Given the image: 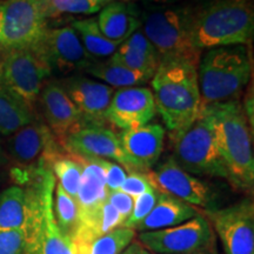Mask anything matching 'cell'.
Listing matches in <instances>:
<instances>
[{
  "mask_svg": "<svg viewBox=\"0 0 254 254\" xmlns=\"http://www.w3.org/2000/svg\"><path fill=\"white\" fill-rule=\"evenodd\" d=\"M213 123L219 152L227 172V180L238 190L252 192L254 154L252 129L239 100L204 105Z\"/></svg>",
  "mask_w": 254,
  "mask_h": 254,
  "instance_id": "cell-1",
  "label": "cell"
},
{
  "mask_svg": "<svg viewBox=\"0 0 254 254\" xmlns=\"http://www.w3.org/2000/svg\"><path fill=\"white\" fill-rule=\"evenodd\" d=\"M190 38L196 49L247 45L253 39L254 12L251 0H209L190 8Z\"/></svg>",
  "mask_w": 254,
  "mask_h": 254,
  "instance_id": "cell-2",
  "label": "cell"
},
{
  "mask_svg": "<svg viewBox=\"0 0 254 254\" xmlns=\"http://www.w3.org/2000/svg\"><path fill=\"white\" fill-rule=\"evenodd\" d=\"M150 81L155 110L171 133L180 131L201 112L202 101L194 66L161 62Z\"/></svg>",
  "mask_w": 254,
  "mask_h": 254,
  "instance_id": "cell-3",
  "label": "cell"
},
{
  "mask_svg": "<svg viewBox=\"0 0 254 254\" xmlns=\"http://www.w3.org/2000/svg\"><path fill=\"white\" fill-rule=\"evenodd\" d=\"M196 72L202 106L238 100L252 75L249 49L234 45L207 50Z\"/></svg>",
  "mask_w": 254,
  "mask_h": 254,
  "instance_id": "cell-4",
  "label": "cell"
},
{
  "mask_svg": "<svg viewBox=\"0 0 254 254\" xmlns=\"http://www.w3.org/2000/svg\"><path fill=\"white\" fill-rule=\"evenodd\" d=\"M190 8H152L142 12L141 30L157 50L161 62L184 63L198 68L201 51L190 38Z\"/></svg>",
  "mask_w": 254,
  "mask_h": 254,
  "instance_id": "cell-5",
  "label": "cell"
},
{
  "mask_svg": "<svg viewBox=\"0 0 254 254\" xmlns=\"http://www.w3.org/2000/svg\"><path fill=\"white\" fill-rule=\"evenodd\" d=\"M173 160L190 174H206L227 179V172L219 152L211 117L202 106L192 123L171 133Z\"/></svg>",
  "mask_w": 254,
  "mask_h": 254,
  "instance_id": "cell-6",
  "label": "cell"
},
{
  "mask_svg": "<svg viewBox=\"0 0 254 254\" xmlns=\"http://www.w3.org/2000/svg\"><path fill=\"white\" fill-rule=\"evenodd\" d=\"M56 177L51 167L41 173L36 200L27 222L23 254H75L71 240L60 231L53 209Z\"/></svg>",
  "mask_w": 254,
  "mask_h": 254,
  "instance_id": "cell-7",
  "label": "cell"
},
{
  "mask_svg": "<svg viewBox=\"0 0 254 254\" xmlns=\"http://www.w3.org/2000/svg\"><path fill=\"white\" fill-rule=\"evenodd\" d=\"M43 0L0 1V57L14 50H34L50 26Z\"/></svg>",
  "mask_w": 254,
  "mask_h": 254,
  "instance_id": "cell-8",
  "label": "cell"
},
{
  "mask_svg": "<svg viewBox=\"0 0 254 254\" xmlns=\"http://www.w3.org/2000/svg\"><path fill=\"white\" fill-rule=\"evenodd\" d=\"M52 74L36 50H14L0 60V85L33 111L46 79Z\"/></svg>",
  "mask_w": 254,
  "mask_h": 254,
  "instance_id": "cell-9",
  "label": "cell"
},
{
  "mask_svg": "<svg viewBox=\"0 0 254 254\" xmlns=\"http://www.w3.org/2000/svg\"><path fill=\"white\" fill-rule=\"evenodd\" d=\"M211 239V226L199 214L177 226L139 234V244L148 252L158 254H190L205 250Z\"/></svg>",
  "mask_w": 254,
  "mask_h": 254,
  "instance_id": "cell-10",
  "label": "cell"
},
{
  "mask_svg": "<svg viewBox=\"0 0 254 254\" xmlns=\"http://www.w3.org/2000/svg\"><path fill=\"white\" fill-rule=\"evenodd\" d=\"M34 50L45 60L51 72L64 75L84 72L95 60L82 46L80 38L71 25L47 28Z\"/></svg>",
  "mask_w": 254,
  "mask_h": 254,
  "instance_id": "cell-11",
  "label": "cell"
},
{
  "mask_svg": "<svg viewBox=\"0 0 254 254\" xmlns=\"http://www.w3.org/2000/svg\"><path fill=\"white\" fill-rule=\"evenodd\" d=\"M7 146L19 168H33L40 165L51 167L53 160L66 152L46 124L38 119L9 135Z\"/></svg>",
  "mask_w": 254,
  "mask_h": 254,
  "instance_id": "cell-12",
  "label": "cell"
},
{
  "mask_svg": "<svg viewBox=\"0 0 254 254\" xmlns=\"http://www.w3.org/2000/svg\"><path fill=\"white\" fill-rule=\"evenodd\" d=\"M206 215L220 238L225 254H254V206L250 199L207 211Z\"/></svg>",
  "mask_w": 254,
  "mask_h": 254,
  "instance_id": "cell-13",
  "label": "cell"
},
{
  "mask_svg": "<svg viewBox=\"0 0 254 254\" xmlns=\"http://www.w3.org/2000/svg\"><path fill=\"white\" fill-rule=\"evenodd\" d=\"M147 173L148 179L158 192L183 200L192 206L207 207L213 193L207 184L186 172L172 158Z\"/></svg>",
  "mask_w": 254,
  "mask_h": 254,
  "instance_id": "cell-14",
  "label": "cell"
},
{
  "mask_svg": "<svg viewBox=\"0 0 254 254\" xmlns=\"http://www.w3.org/2000/svg\"><path fill=\"white\" fill-rule=\"evenodd\" d=\"M59 84L77 107L85 126L104 127L107 124V109L116 91L113 87L84 75H71Z\"/></svg>",
  "mask_w": 254,
  "mask_h": 254,
  "instance_id": "cell-15",
  "label": "cell"
},
{
  "mask_svg": "<svg viewBox=\"0 0 254 254\" xmlns=\"http://www.w3.org/2000/svg\"><path fill=\"white\" fill-rule=\"evenodd\" d=\"M157 114L150 88L136 86L114 91L106 119L118 128L132 129L148 124Z\"/></svg>",
  "mask_w": 254,
  "mask_h": 254,
  "instance_id": "cell-16",
  "label": "cell"
},
{
  "mask_svg": "<svg viewBox=\"0 0 254 254\" xmlns=\"http://www.w3.org/2000/svg\"><path fill=\"white\" fill-rule=\"evenodd\" d=\"M63 147L66 152L78 157L113 160L128 172H133L131 165L123 153L118 134L112 129L101 126H84L68 135Z\"/></svg>",
  "mask_w": 254,
  "mask_h": 254,
  "instance_id": "cell-17",
  "label": "cell"
},
{
  "mask_svg": "<svg viewBox=\"0 0 254 254\" xmlns=\"http://www.w3.org/2000/svg\"><path fill=\"white\" fill-rule=\"evenodd\" d=\"M39 103L45 124L63 146L68 135L84 127L81 116L59 82H47L41 90Z\"/></svg>",
  "mask_w": 254,
  "mask_h": 254,
  "instance_id": "cell-18",
  "label": "cell"
},
{
  "mask_svg": "<svg viewBox=\"0 0 254 254\" xmlns=\"http://www.w3.org/2000/svg\"><path fill=\"white\" fill-rule=\"evenodd\" d=\"M118 139L132 170L146 172L163 153L165 128L159 124H146L136 128L124 129Z\"/></svg>",
  "mask_w": 254,
  "mask_h": 254,
  "instance_id": "cell-19",
  "label": "cell"
},
{
  "mask_svg": "<svg viewBox=\"0 0 254 254\" xmlns=\"http://www.w3.org/2000/svg\"><path fill=\"white\" fill-rule=\"evenodd\" d=\"M142 12L133 1L106 4L99 11L97 21L107 39L123 44L141 27Z\"/></svg>",
  "mask_w": 254,
  "mask_h": 254,
  "instance_id": "cell-20",
  "label": "cell"
},
{
  "mask_svg": "<svg viewBox=\"0 0 254 254\" xmlns=\"http://www.w3.org/2000/svg\"><path fill=\"white\" fill-rule=\"evenodd\" d=\"M198 215L194 206L174 196L159 192V196L150 214L140 222L136 230L141 232L158 231L183 224Z\"/></svg>",
  "mask_w": 254,
  "mask_h": 254,
  "instance_id": "cell-21",
  "label": "cell"
},
{
  "mask_svg": "<svg viewBox=\"0 0 254 254\" xmlns=\"http://www.w3.org/2000/svg\"><path fill=\"white\" fill-rule=\"evenodd\" d=\"M84 72L86 74L92 75V77L99 79L101 82L113 87L114 90L116 88L136 87L152 79L151 75L133 71V69L125 67V66L113 63L109 58L103 60V62L95 59Z\"/></svg>",
  "mask_w": 254,
  "mask_h": 254,
  "instance_id": "cell-22",
  "label": "cell"
},
{
  "mask_svg": "<svg viewBox=\"0 0 254 254\" xmlns=\"http://www.w3.org/2000/svg\"><path fill=\"white\" fill-rule=\"evenodd\" d=\"M34 119L33 111L0 85V134H13Z\"/></svg>",
  "mask_w": 254,
  "mask_h": 254,
  "instance_id": "cell-23",
  "label": "cell"
},
{
  "mask_svg": "<svg viewBox=\"0 0 254 254\" xmlns=\"http://www.w3.org/2000/svg\"><path fill=\"white\" fill-rule=\"evenodd\" d=\"M85 50L92 58H110L118 49L120 43L107 39L98 25L97 18L79 19L71 23Z\"/></svg>",
  "mask_w": 254,
  "mask_h": 254,
  "instance_id": "cell-24",
  "label": "cell"
},
{
  "mask_svg": "<svg viewBox=\"0 0 254 254\" xmlns=\"http://www.w3.org/2000/svg\"><path fill=\"white\" fill-rule=\"evenodd\" d=\"M51 170L55 174L56 179H58L57 184L62 186V189L72 199H77L82 174L81 164L72 154L65 152L53 160V163L51 164Z\"/></svg>",
  "mask_w": 254,
  "mask_h": 254,
  "instance_id": "cell-25",
  "label": "cell"
},
{
  "mask_svg": "<svg viewBox=\"0 0 254 254\" xmlns=\"http://www.w3.org/2000/svg\"><path fill=\"white\" fill-rule=\"evenodd\" d=\"M109 59L112 60L113 63L125 66L127 68L145 73L151 77H153L161 63L159 56L141 52V51L126 45L125 43L120 44L116 52L113 53V56H111Z\"/></svg>",
  "mask_w": 254,
  "mask_h": 254,
  "instance_id": "cell-26",
  "label": "cell"
},
{
  "mask_svg": "<svg viewBox=\"0 0 254 254\" xmlns=\"http://www.w3.org/2000/svg\"><path fill=\"white\" fill-rule=\"evenodd\" d=\"M53 209L60 231L69 239L77 222V202L57 183L53 194Z\"/></svg>",
  "mask_w": 254,
  "mask_h": 254,
  "instance_id": "cell-27",
  "label": "cell"
},
{
  "mask_svg": "<svg viewBox=\"0 0 254 254\" xmlns=\"http://www.w3.org/2000/svg\"><path fill=\"white\" fill-rule=\"evenodd\" d=\"M47 20L62 15L99 13L104 5L94 0H43Z\"/></svg>",
  "mask_w": 254,
  "mask_h": 254,
  "instance_id": "cell-28",
  "label": "cell"
},
{
  "mask_svg": "<svg viewBox=\"0 0 254 254\" xmlns=\"http://www.w3.org/2000/svg\"><path fill=\"white\" fill-rule=\"evenodd\" d=\"M135 231L119 227L95 240L88 254H120L134 240Z\"/></svg>",
  "mask_w": 254,
  "mask_h": 254,
  "instance_id": "cell-29",
  "label": "cell"
},
{
  "mask_svg": "<svg viewBox=\"0 0 254 254\" xmlns=\"http://www.w3.org/2000/svg\"><path fill=\"white\" fill-rule=\"evenodd\" d=\"M159 196V192L155 189L148 190L144 194L136 196L133 204L132 213L129 218L124 222L122 227L131 228V230H136V227L140 225V222L150 214V212L153 209L155 202H157Z\"/></svg>",
  "mask_w": 254,
  "mask_h": 254,
  "instance_id": "cell-30",
  "label": "cell"
},
{
  "mask_svg": "<svg viewBox=\"0 0 254 254\" xmlns=\"http://www.w3.org/2000/svg\"><path fill=\"white\" fill-rule=\"evenodd\" d=\"M26 247V231H0V254H23Z\"/></svg>",
  "mask_w": 254,
  "mask_h": 254,
  "instance_id": "cell-31",
  "label": "cell"
},
{
  "mask_svg": "<svg viewBox=\"0 0 254 254\" xmlns=\"http://www.w3.org/2000/svg\"><path fill=\"white\" fill-rule=\"evenodd\" d=\"M153 189L154 187L152 186L150 179L147 177V173L140 172V171H133V172L128 173V176H126L119 190L129 196H132L133 199H135L136 196L144 194V193Z\"/></svg>",
  "mask_w": 254,
  "mask_h": 254,
  "instance_id": "cell-32",
  "label": "cell"
},
{
  "mask_svg": "<svg viewBox=\"0 0 254 254\" xmlns=\"http://www.w3.org/2000/svg\"><path fill=\"white\" fill-rule=\"evenodd\" d=\"M101 166L105 173V182H106L107 190H118L122 187L124 180L126 178L125 168L122 165L113 163V161L99 159Z\"/></svg>",
  "mask_w": 254,
  "mask_h": 254,
  "instance_id": "cell-33",
  "label": "cell"
},
{
  "mask_svg": "<svg viewBox=\"0 0 254 254\" xmlns=\"http://www.w3.org/2000/svg\"><path fill=\"white\" fill-rule=\"evenodd\" d=\"M107 201L118 211L124 222L129 218L132 213L133 204H134V199L132 196L122 192L120 190H110V192H107Z\"/></svg>",
  "mask_w": 254,
  "mask_h": 254,
  "instance_id": "cell-34",
  "label": "cell"
},
{
  "mask_svg": "<svg viewBox=\"0 0 254 254\" xmlns=\"http://www.w3.org/2000/svg\"><path fill=\"white\" fill-rule=\"evenodd\" d=\"M174 1L176 0H142L145 6H147V9L166 7V6H171Z\"/></svg>",
  "mask_w": 254,
  "mask_h": 254,
  "instance_id": "cell-35",
  "label": "cell"
},
{
  "mask_svg": "<svg viewBox=\"0 0 254 254\" xmlns=\"http://www.w3.org/2000/svg\"><path fill=\"white\" fill-rule=\"evenodd\" d=\"M139 249H140V244L136 243V241H132L120 254H138Z\"/></svg>",
  "mask_w": 254,
  "mask_h": 254,
  "instance_id": "cell-36",
  "label": "cell"
},
{
  "mask_svg": "<svg viewBox=\"0 0 254 254\" xmlns=\"http://www.w3.org/2000/svg\"><path fill=\"white\" fill-rule=\"evenodd\" d=\"M94 1L99 2L101 5H106V4H110V2H116V1H134V0H94Z\"/></svg>",
  "mask_w": 254,
  "mask_h": 254,
  "instance_id": "cell-37",
  "label": "cell"
},
{
  "mask_svg": "<svg viewBox=\"0 0 254 254\" xmlns=\"http://www.w3.org/2000/svg\"><path fill=\"white\" fill-rule=\"evenodd\" d=\"M138 254H151V253L148 252L147 250H145L144 247H142V246L140 245V249H139V252H138Z\"/></svg>",
  "mask_w": 254,
  "mask_h": 254,
  "instance_id": "cell-38",
  "label": "cell"
},
{
  "mask_svg": "<svg viewBox=\"0 0 254 254\" xmlns=\"http://www.w3.org/2000/svg\"><path fill=\"white\" fill-rule=\"evenodd\" d=\"M190 254H209V252H207L206 250H200V251H196V252H193Z\"/></svg>",
  "mask_w": 254,
  "mask_h": 254,
  "instance_id": "cell-39",
  "label": "cell"
},
{
  "mask_svg": "<svg viewBox=\"0 0 254 254\" xmlns=\"http://www.w3.org/2000/svg\"><path fill=\"white\" fill-rule=\"evenodd\" d=\"M0 60H1V57H0Z\"/></svg>",
  "mask_w": 254,
  "mask_h": 254,
  "instance_id": "cell-40",
  "label": "cell"
}]
</instances>
